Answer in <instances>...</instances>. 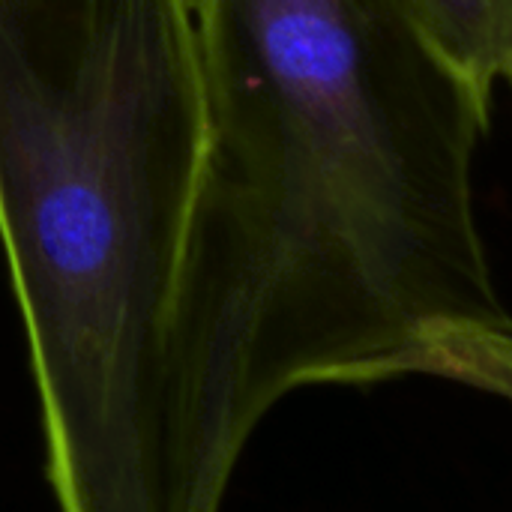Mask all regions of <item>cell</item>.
Masks as SVG:
<instances>
[{
  "instance_id": "obj_1",
  "label": "cell",
  "mask_w": 512,
  "mask_h": 512,
  "mask_svg": "<svg viewBox=\"0 0 512 512\" xmlns=\"http://www.w3.org/2000/svg\"><path fill=\"white\" fill-rule=\"evenodd\" d=\"M204 156L165 339L168 512H222L303 387L441 378L512 405L477 225L492 108L399 0H192Z\"/></svg>"
},
{
  "instance_id": "obj_2",
  "label": "cell",
  "mask_w": 512,
  "mask_h": 512,
  "mask_svg": "<svg viewBox=\"0 0 512 512\" xmlns=\"http://www.w3.org/2000/svg\"><path fill=\"white\" fill-rule=\"evenodd\" d=\"M201 156L192 0H0V249L60 512H168L165 339Z\"/></svg>"
},
{
  "instance_id": "obj_3",
  "label": "cell",
  "mask_w": 512,
  "mask_h": 512,
  "mask_svg": "<svg viewBox=\"0 0 512 512\" xmlns=\"http://www.w3.org/2000/svg\"><path fill=\"white\" fill-rule=\"evenodd\" d=\"M429 45L492 108L512 75V0H399Z\"/></svg>"
},
{
  "instance_id": "obj_4",
  "label": "cell",
  "mask_w": 512,
  "mask_h": 512,
  "mask_svg": "<svg viewBox=\"0 0 512 512\" xmlns=\"http://www.w3.org/2000/svg\"><path fill=\"white\" fill-rule=\"evenodd\" d=\"M510 84H512V75H510Z\"/></svg>"
}]
</instances>
